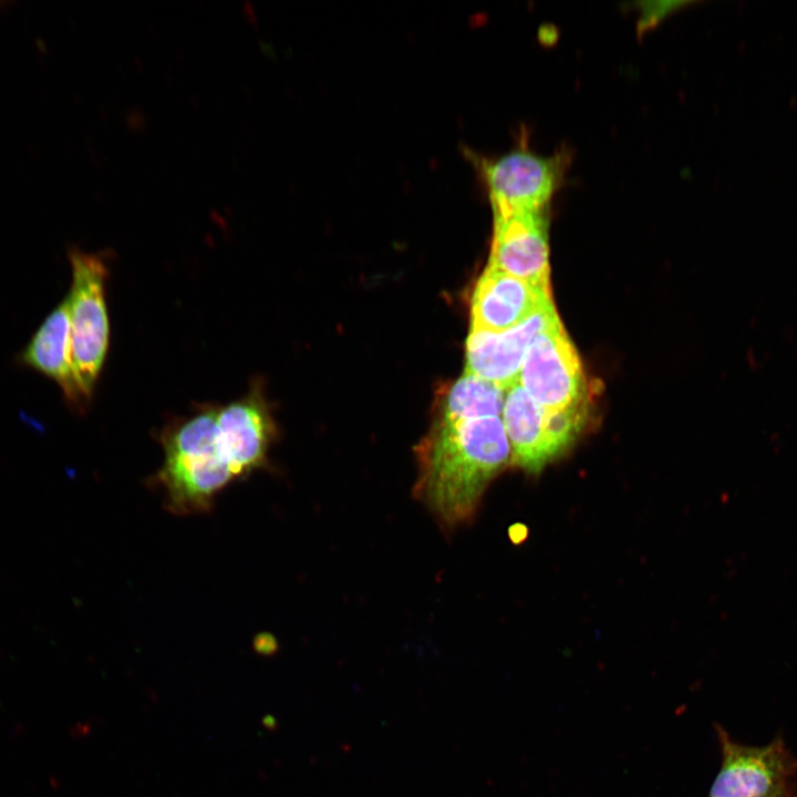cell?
I'll list each match as a JSON object with an SVG mask.
<instances>
[{
  "mask_svg": "<svg viewBox=\"0 0 797 797\" xmlns=\"http://www.w3.org/2000/svg\"><path fill=\"white\" fill-rule=\"evenodd\" d=\"M262 724L265 727L269 729H275L277 727V720L276 717L271 715L263 716Z\"/></svg>",
  "mask_w": 797,
  "mask_h": 797,
  "instance_id": "cell-15",
  "label": "cell"
},
{
  "mask_svg": "<svg viewBox=\"0 0 797 797\" xmlns=\"http://www.w3.org/2000/svg\"><path fill=\"white\" fill-rule=\"evenodd\" d=\"M558 318L550 301L506 331L470 329L466 341L465 374L490 381L506 391L519 382L522 361L534 338Z\"/></svg>",
  "mask_w": 797,
  "mask_h": 797,
  "instance_id": "cell-9",
  "label": "cell"
},
{
  "mask_svg": "<svg viewBox=\"0 0 797 797\" xmlns=\"http://www.w3.org/2000/svg\"><path fill=\"white\" fill-rule=\"evenodd\" d=\"M569 157L566 151L539 155L514 149L483 166L494 217L548 211L562 185Z\"/></svg>",
  "mask_w": 797,
  "mask_h": 797,
  "instance_id": "cell-4",
  "label": "cell"
},
{
  "mask_svg": "<svg viewBox=\"0 0 797 797\" xmlns=\"http://www.w3.org/2000/svg\"><path fill=\"white\" fill-rule=\"evenodd\" d=\"M18 362L54 381L73 410L80 413L86 410L90 400L81 391L72 365L68 297L42 321L18 355Z\"/></svg>",
  "mask_w": 797,
  "mask_h": 797,
  "instance_id": "cell-12",
  "label": "cell"
},
{
  "mask_svg": "<svg viewBox=\"0 0 797 797\" xmlns=\"http://www.w3.org/2000/svg\"><path fill=\"white\" fill-rule=\"evenodd\" d=\"M414 496L443 529L470 521L490 482L511 462L499 416L436 423L416 447Z\"/></svg>",
  "mask_w": 797,
  "mask_h": 797,
  "instance_id": "cell-1",
  "label": "cell"
},
{
  "mask_svg": "<svg viewBox=\"0 0 797 797\" xmlns=\"http://www.w3.org/2000/svg\"><path fill=\"white\" fill-rule=\"evenodd\" d=\"M218 444L235 478L265 467L275 425L259 383L240 398L217 408Z\"/></svg>",
  "mask_w": 797,
  "mask_h": 797,
  "instance_id": "cell-8",
  "label": "cell"
},
{
  "mask_svg": "<svg viewBox=\"0 0 797 797\" xmlns=\"http://www.w3.org/2000/svg\"><path fill=\"white\" fill-rule=\"evenodd\" d=\"M217 408L201 407L161 433L164 463L156 480L172 514L210 511L215 497L236 479L219 448Z\"/></svg>",
  "mask_w": 797,
  "mask_h": 797,
  "instance_id": "cell-2",
  "label": "cell"
},
{
  "mask_svg": "<svg viewBox=\"0 0 797 797\" xmlns=\"http://www.w3.org/2000/svg\"><path fill=\"white\" fill-rule=\"evenodd\" d=\"M255 646L256 650L262 654H272L277 649V644L272 638H266V642L262 638H259Z\"/></svg>",
  "mask_w": 797,
  "mask_h": 797,
  "instance_id": "cell-14",
  "label": "cell"
},
{
  "mask_svg": "<svg viewBox=\"0 0 797 797\" xmlns=\"http://www.w3.org/2000/svg\"><path fill=\"white\" fill-rule=\"evenodd\" d=\"M503 424L511 449V463L525 472L539 473L573 443L567 418L544 410L518 383L506 390Z\"/></svg>",
  "mask_w": 797,
  "mask_h": 797,
  "instance_id": "cell-7",
  "label": "cell"
},
{
  "mask_svg": "<svg viewBox=\"0 0 797 797\" xmlns=\"http://www.w3.org/2000/svg\"><path fill=\"white\" fill-rule=\"evenodd\" d=\"M722 766L710 797H786L796 762L777 738L765 746H747L721 727Z\"/></svg>",
  "mask_w": 797,
  "mask_h": 797,
  "instance_id": "cell-6",
  "label": "cell"
},
{
  "mask_svg": "<svg viewBox=\"0 0 797 797\" xmlns=\"http://www.w3.org/2000/svg\"><path fill=\"white\" fill-rule=\"evenodd\" d=\"M549 210L494 217L488 267L549 286Z\"/></svg>",
  "mask_w": 797,
  "mask_h": 797,
  "instance_id": "cell-10",
  "label": "cell"
},
{
  "mask_svg": "<svg viewBox=\"0 0 797 797\" xmlns=\"http://www.w3.org/2000/svg\"><path fill=\"white\" fill-rule=\"evenodd\" d=\"M519 384L548 412L588 408L581 361L559 318L531 341Z\"/></svg>",
  "mask_w": 797,
  "mask_h": 797,
  "instance_id": "cell-5",
  "label": "cell"
},
{
  "mask_svg": "<svg viewBox=\"0 0 797 797\" xmlns=\"http://www.w3.org/2000/svg\"><path fill=\"white\" fill-rule=\"evenodd\" d=\"M504 391L490 381L464 373L445 394L439 421L498 416L504 407Z\"/></svg>",
  "mask_w": 797,
  "mask_h": 797,
  "instance_id": "cell-13",
  "label": "cell"
},
{
  "mask_svg": "<svg viewBox=\"0 0 797 797\" xmlns=\"http://www.w3.org/2000/svg\"><path fill=\"white\" fill-rule=\"evenodd\" d=\"M550 301V288L487 266L473 292L470 329L506 331Z\"/></svg>",
  "mask_w": 797,
  "mask_h": 797,
  "instance_id": "cell-11",
  "label": "cell"
},
{
  "mask_svg": "<svg viewBox=\"0 0 797 797\" xmlns=\"http://www.w3.org/2000/svg\"><path fill=\"white\" fill-rule=\"evenodd\" d=\"M68 258L72 270L71 291L66 296L72 365L81 391L91 400L108 348L107 267L99 253L74 247L69 249Z\"/></svg>",
  "mask_w": 797,
  "mask_h": 797,
  "instance_id": "cell-3",
  "label": "cell"
}]
</instances>
